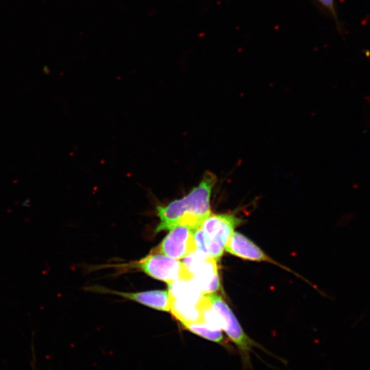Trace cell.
Returning <instances> with one entry per match:
<instances>
[{
  "mask_svg": "<svg viewBox=\"0 0 370 370\" xmlns=\"http://www.w3.org/2000/svg\"><path fill=\"white\" fill-rule=\"evenodd\" d=\"M127 299L149 307L164 311L170 310V296L166 291H150L140 293L114 292Z\"/></svg>",
  "mask_w": 370,
  "mask_h": 370,
  "instance_id": "9",
  "label": "cell"
},
{
  "mask_svg": "<svg viewBox=\"0 0 370 370\" xmlns=\"http://www.w3.org/2000/svg\"><path fill=\"white\" fill-rule=\"evenodd\" d=\"M225 249L228 253L243 259L273 262L259 247L238 232L232 233Z\"/></svg>",
  "mask_w": 370,
  "mask_h": 370,
  "instance_id": "7",
  "label": "cell"
},
{
  "mask_svg": "<svg viewBox=\"0 0 370 370\" xmlns=\"http://www.w3.org/2000/svg\"><path fill=\"white\" fill-rule=\"evenodd\" d=\"M136 264L148 275L168 284L192 278L184 262L153 250Z\"/></svg>",
  "mask_w": 370,
  "mask_h": 370,
  "instance_id": "4",
  "label": "cell"
},
{
  "mask_svg": "<svg viewBox=\"0 0 370 370\" xmlns=\"http://www.w3.org/2000/svg\"><path fill=\"white\" fill-rule=\"evenodd\" d=\"M153 251L175 258H184L197 251L194 234L196 230L186 225H177Z\"/></svg>",
  "mask_w": 370,
  "mask_h": 370,
  "instance_id": "6",
  "label": "cell"
},
{
  "mask_svg": "<svg viewBox=\"0 0 370 370\" xmlns=\"http://www.w3.org/2000/svg\"><path fill=\"white\" fill-rule=\"evenodd\" d=\"M211 306L218 314L221 328L224 330L230 341L236 346L244 367L251 366L250 353L254 347L264 348L252 340L243 330L232 311L224 300L214 293L205 294Z\"/></svg>",
  "mask_w": 370,
  "mask_h": 370,
  "instance_id": "2",
  "label": "cell"
},
{
  "mask_svg": "<svg viewBox=\"0 0 370 370\" xmlns=\"http://www.w3.org/2000/svg\"><path fill=\"white\" fill-rule=\"evenodd\" d=\"M241 220L232 214H210L201 223L205 254L219 261L227 242Z\"/></svg>",
  "mask_w": 370,
  "mask_h": 370,
  "instance_id": "3",
  "label": "cell"
},
{
  "mask_svg": "<svg viewBox=\"0 0 370 370\" xmlns=\"http://www.w3.org/2000/svg\"><path fill=\"white\" fill-rule=\"evenodd\" d=\"M168 284L169 294L172 299L199 304L204 296L190 280H177Z\"/></svg>",
  "mask_w": 370,
  "mask_h": 370,
  "instance_id": "10",
  "label": "cell"
},
{
  "mask_svg": "<svg viewBox=\"0 0 370 370\" xmlns=\"http://www.w3.org/2000/svg\"><path fill=\"white\" fill-rule=\"evenodd\" d=\"M217 177L206 172L200 183L184 197L175 199L166 206L157 207L160 222L156 232L170 230L177 225H188L195 230L210 214V200Z\"/></svg>",
  "mask_w": 370,
  "mask_h": 370,
  "instance_id": "1",
  "label": "cell"
},
{
  "mask_svg": "<svg viewBox=\"0 0 370 370\" xmlns=\"http://www.w3.org/2000/svg\"><path fill=\"white\" fill-rule=\"evenodd\" d=\"M323 6L329 10L331 14L336 20V15L334 9V0H317Z\"/></svg>",
  "mask_w": 370,
  "mask_h": 370,
  "instance_id": "12",
  "label": "cell"
},
{
  "mask_svg": "<svg viewBox=\"0 0 370 370\" xmlns=\"http://www.w3.org/2000/svg\"><path fill=\"white\" fill-rule=\"evenodd\" d=\"M185 328L206 340L219 344L228 351H232V347L225 339L221 330L211 328L202 322L192 323Z\"/></svg>",
  "mask_w": 370,
  "mask_h": 370,
  "instance_id": "11",
  "label": "cell"
},
{
  "mask_svg": "<svg viewBox=\"0 0 370 370\" xmlns=\"http://www.w3.org/2000/svg\"><path fill=\"white\" fill-rule=\"evenodd\" d=\"M193 304L170 297V311L186 327L188 325L202 322L201 304Z\"/></svg>",
  "mask_w": 370,
  "mask_h": 370,
  "instance_id": "8",
  "label": "cell"
},
{
  "mask_svg": "<svg viewBox=\"0 0 370 370\" xmlns=\"http://www.w3.org/2000/svg\"><path fill=\"white\" fill-rule=\"evenodd\" d=\"M217 260L196 251L185 257L183 262L192 275L190 280L203 294L212 293L220 287Z\"/></svg>",
  "mask_w": 370,
  "mask_h": 370,
  "instance_id": "5",
  "label": "cell"
}]
</instances>
